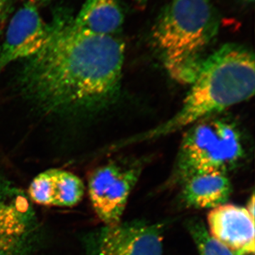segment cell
Wrapping results in <instances>:
<instances>
[{
  "label": "cell",
  "instance_id": "cell-1",
  "mask_svg": "<svg viewBox=\"0 0 255 255\" xmlns=\"http://www.w3.org/2000/svg\"><path fill=\"white\" fill-rule=\"evenodd\" d=\"M67 10L55 11L46 45L23 60V98L45 115L80 118L103 110L120 88L125 43L118 36L82 31Z\"/></svg>",
  "mask_w": 255,
  "mask_h": 255
},
{
  "label": "cell",
  "instance_id": "cell-2",
  "mask_svg": "<svg viewBox=\"0 0 255 255\" xmlns=\"http://www.w3.org/2000/svg\"><path fill=\"white\" fill-rule=\"evenodd\" d=\"M190 85L177 113L117 147L166 136L249 100L255 92L254 53L243 45L226 43L206 57Z\"/></svg>",
  "mask_w": 255,
  "mask_h": 255
},
{
  "label": "cell",
  "instance_id": "cell-3",
  "mask_svg": "<svg viewBox=\"0 0 255 255\" xmlns=\"http://www.w3.org/2000/svg\"><path fill=\"white\" fill-rule=\"evenodd\" d=\"M220 24L219 13L210 0H171L164 6L152 26L151 39L172 78L190 85Z\"/></svg>",
  "mask_w": 255,
  "mask_h": 255
},
{
  "label": "cell",
  "instance_id": "cell-4",
  "mask_svg": "<svg viewBox=\"0 0 255 255\" xmlns=\"http://www.w3.org/2000/svg\"><path fill=\"white\" fill-rule=\"evenodd\" d=\"M244 137L237 124L216 115L188 127L179 147L174 182L202 172L228 174L246 157Z\"/></svg>",
  "mask_w": 255,
  "mask_h": 255
},
{
  "label": "cell",
  "instance_id": "cell-5",
  "mask_svg": "<svg viewBox=\"0 0 255 255\" xmlns=\"http://www.w3.org/2000/svg\"><path fill=\"white\" fill-rule=\"evenodd\" d=\"M41 229L27 194L0 175V255H32Z\"/></svg>",
  "mask_w": 255,
  "mask_h": 255
},
{
  "label": "cell",
  "instance_id": "cell-6",
  "mask_svg": "<svg viewBox=\"0 0 255 255\" xmlns=\"http://www.w3.org/2000/svg\"><path fill=\"white\" fill-rule=\"evenodd\" d=\"M142 169L140 161H112L97 167L89 176L88 194L92 208L105 226H114L122 221Z\"/></svg>",
  "mask_w": 255,
  "mask_h": 255
},
{
  "label": "cell",
  "instance_id": "cell-7",
  "mask_svg": "<svg viewBox=\"0 0 255 255\" xmlns=\"http://www.w3.org/2000/svg\"><path fill=\"white\" fill-rule=\"evenodd\" d=\"M164 225L134 220L105 226L84 239L87 255H162Z\"/></svg>",
  "mask_w": 255,
  "mask_h": 255
},
{
  "label": "cell",
  "instance_id": "cell-8",
  "mask_svg": "<svg viewBox=\"0 0 255 255\" xmlns=\"http://www.w3.org/2000/svg\"><path fill=\"white\" fill-rule=\"evenodd\" d=\"M51 32L50 23L44 22L36 5L28 2L15 13L0 45V74L9 64L26 60L46 45Z\"/></svg>",
  "mask_w": 255,
  "mask_h": 255
},
{
  "label": "cell",
  "instance_id": "cell-9",
  "mask_svg": "<svg viewBox=\"0 0 255 255\" xmlns=\"http://www.w3.org/2000/svg\"><path fill=\"white\" fill-rule=\"evenodd\" d=\"M212 237L235 255H254L255 219L246 208L225 204L211 209L207 216Z\"/></svg>",
  "mask_w": 255,
  "mask_h": 255
},
{
  "label": "cell",
  "instance_id": "cell-10",
  "mask_svg": "<svg viewBox=\"0 0 255 255\" xmlns=\"http://www.w3.org/2000/svg\"><path fill=\"white\" fill-rule=\"evenodd\" d=\"M85 187L80 177L68 171L50 169L36 176L28 187V196L39 205L73 207L81 201Z\"/></svg>",
  "mask_w": 255,
  "mask_h": 255
},
{
  "label": "cell",
  "instance_id": "cell-11",
  "mask_svg": "<svg viewBox=\"0 0 255 255\" xmlns=\"http://www.w3.org/2000/svg\"><path fill=\"white\" fill-rule=\"evenodd\" d=\"M179 184L182 204L194 209H213L226 204L233 191L227 174L221 172L192 174Z\"/></svg>",
  "mask_w": 255,
  "mask_h": 255
},
{
  "label": "cell",
  "instance_id": "cell-12",
  "mask_svg": "<svg viewBox=\"0 0 255 255\" xmlns=\"http://www.w3.org/2000/svg\"><path fill=\"white\" fill-rule=\"evenodd\" d=\"M125 13L120 0H85L73 22L82 31L102 36H117Z\"/></svg>",
  "mask_w": 255,
  "mask_h": 255
},
{
  "label": "cell",
  "instance_id": "cell-13",
  "mask_svg": "<svg viewBox=\"0 0 255 255\" xmlns=\"http://www.w3.org/2000/svg\"><path fill=\"white\" fill-rule=\"evenodd\" d=\"M186 228L200 255H235L210 234L204 221L198 217L186 221Z\"/></svg>",
  "mask_w": 255,
  "mask_h": 255
},
{
  "label": "cell",
  "instance_id": "cell-14",
  "mask_svg": "<svg viewBox=\"0 0 255 255\" xmlns=\"http://www.w3.org/2000/svg\"><path fill=\"white\" fill-rule=\"evenodd\" d=\"M8 0H0V33L7 12Z\"/></svg>",
  "mask_w": 255,
  "mask_h": 255
},
{
  "label": "cell",
  "instance_id": "cell-15",
  "mask_svg": "<svg viewBox=\"0 0 255 255\" xmlns=\"http://www.w3.org/2000/svg\"><path fill=\"white\" fill-rule=\"evenodd\" d=\"M255 194H252V196H251V198H250L249 201H248V204H247V206L246 209H247V211H248V213H249L250 215H251V217L253 218V219H255Z\"/></svg>",
  "mask_w": 255,
  "mask_h": 255
},
{
  "label": "cell",
  "instance_id": "cell-16",
  "mask_svg": "<svg viewBox=\"0 0 255 255\" xmlns=\"http://www.w3.org/2000/svg\"><path fill=\"white\" fill-rule=\"evenodd\" d=\"M135 1H136V2L138 3L139 4L145 5L147 0H135Z\"/></svg>",
  "mask_w": 255,
  "mask_h": 255
},
{
  "label": "cell",
  "instance_id": "cell-17",
  "mask_svg": "<svg viewBox=\"0 0 255 255\" xmlns=\"http://www.w3.org/2000/svg\"><path fill=\"white\" fill-rule=\"evenodd\" d=\"M242 1H244L246 4H251L254 2L255 0H242Z\"/></svg>",
  "mask_w": 255,
  "mask_h": 255
},
{
  "label": "cell",
  "instance_id": "cell-18",
  "mask_svg": "<svg viewBox=\"0 0 255 255\" xmlns=\"http://www.w3.org/2000/svg\"><path fill=\"white\" fill-rule=\"evenodd\" d=\"M38 1H50V0H38Z\"/></svg>",
  "mask_w": 255,
  "mask_h": 255
}]
</instances>
